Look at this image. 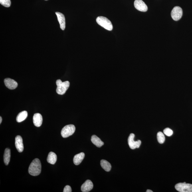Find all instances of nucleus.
Instances as JSON below:
<instances>
[{
    "mask_svg": "<svg viewBox=\"0 0 192 192\" xmlns=\"http://www.w3.org/2000/svg\"><path fill=\"white\" fill-rule=\"evenodd\" d=\"M100 164L101 167L105 171H109L112 168V166L108 161L105 160H102L100 161Z\"/></svg>",
    "mask_w": 192,
    "mask_h": 192,
    "instance_id": "obj_19",
    "label": "nucleus"
},
{
    "mask_svg": "<svg viewBox=\"0 0 192 192\" xmlns=\"http://www.w3.org/2000/svg\"><path fill=\"white\" fill-rule=\"evenodd\" d=\"M134 6L138 11L142 12H146L148 10V7L142 0H135Z\"/></svg>",
    "mask_w": 192,
    "mask_h": 192,
    "instance_id": "obj_8",
    "label": "nucleus"
},
{
    "mask_svg": "<svg viewBox=\"0 0 192 192\" xmlns=\"http://www.w3.org/2000/svg\"><path fill=\"white\" fill-rule=\"evenodd\" d=\"M45 1H48V0H45Z\"/></svg>",
    "mask_w": 192,
    "mask_h": 192,
    "instance_id": "obj_26",
    "label": "nucleus"
},
{
    "mask_svg": "<svg viewBox=\"0 0 192 192\" xmlns=\"http://www.w3.org/2000/svg\"><path fill=\"white\" fill-rule=\"evenodd\" d=\"M15 145L18 152H22L24 150L23 139L21 136H17L15 138Z\"/></svg>",
    "mask_w": 192,
    "mask_h": 192,
    "instance_id": "obj_10",
    "label": "nucleus"
},
{
    "mask_svg": "<svg viewBox=\"0 0 192 192\" xmlns=\"http://www.w3.org/2000/svg\"><path fill=\"white\" fill-rule=\"evenodd\" d=\"M146 192H153V191H151V190H147Z\"/></svg>",
    "mask_w": 192,
    "mask_h": 192,
    "instance_id": "obj_25",
    "label": "nucleus"
},
{
    "mask_svg": "<svg viewBox=\"0 0 192 192\" xmlns=\"http://www.w3.org/2000/svg\"><path fill=\"white\" fill-rule=\"evenodd\" d=\"M57 160V156L56 154L53 152H50L48 154L47 158V162L50 164H54Z\"/></svg>",
    "mask_w": 192,
    "mask_h": 192,
    "instance_id": "obj_16",
    "label": "nucleus"
},
{
    "mask_svg": "<svg viewBox=\"0 0 192 192\" xmlns=\"http://www.w3.org/2000/svg\"><path fill=\"white\" fill-rule=\"evenodd\" d=\"M164 134L167 136L170 137L173 134V131L171 129L169 128H167L163 131Z\"/></svg>",
    "mask_w": 192,
    "mask_h": 192,
    "instance_id": "obj_22",
    "label": "nucleus"
},
{
    "mask_svg": "<svg viewBox=\"0 0 192 192\" xmlns=\"http://www.w3.org/2000/svg\"><path fill=\"white\" fill-rule=\"evenodd\" d=\"M28 115V112L26 111H23V112L19 113L18 115L17 118H16L17 122H21L25 120L27 118Z\"/></svg>",
    "mask_w": 192,
    "mask_h": 192,
    "instance_id": "obj_17",
    "label": "nucleus"
},
{
    "mask_svg": "<svg viewBox=\"0 0 192 192\" xmlns=\"http://www.w3.org/2000/svg\"><path fill=\"white\" fill-rule=\"evenodd\" d=\"M85 157V154L84 153H80L75 155L73 158V162L76 165H78L84 159Z\"/></svg>",
    "mask_w": 192,
    "mask_h": 192,
    "instance_id": "obj_14",
    "label": "nucleus"
},
{
    "mask_svg": "<svg viewBox=\"0 0 192 192\" xmlns=\"http://www.w3.org/2000/svg\"><path fill=\"white\" fill-rule=\"evenodd\" d=\"M96 21L99 25L109 31H112L113 29L112 22L106 17H99L96 18Z\"/></svg>",
    "mask_w": 192,
    "mask_h": 192,
    "instance_id": "obj_3",
    "label": "nucleus"
},
{
    "mask_svg": "<svg viewBox=\"0 0 192 192\" xmlns=\"http://www.w3.org/2000/svg\"><path fill=\"white\" fill-rule=\"evenodd\" d=\"M4 83L6 87L10 89H15L17 88L18 83L15 80L9 78H5Z\"/></svg>",
    "mask_w": 192,
    "mask_h": 192,
    "instance_id": "obj_9",
    "label": "nucleus"
},
{
    "mask_svg": "<svg viewBox=\"0 0 192 192\" xmlns=\"http://www.w3.org/2000/svg\"><path fill=\"white\" fill-rule=\"evenodd\" d=\"M91 141L93 144L99 148L102 146L104 144V143L102 142L100 139L96 135H94L92 136Z\"/></svg>",
    "mask_w": 192,
    "mask_h": 192,
    "instance_id": "obj_15",
    "label": "nucleus"
},
{
    "mask_svg": "<svg viewBox=\"0 0 192 192\" xmlns=\"http://www.w3.org/2000/svg\"><path fill=\"white\" fill-rule=\"evenodd\" d=\"M28 171L30 174L33 176L39 175L41 171V164L40 160L34 159L30 164Z\"/></svg>",
    "mask_w": 192,
    "mask_h": 192,
    "instance_id": "obj_1",
    "label": "nucleus"
},
{
    "mask_svg": "<svg viewBox=\"0 0 192 192\" xmlns=\"http://www.w3.org/2000/svg\"><path fill=\"white\" fill-rule=\"evenodd\" d=\"M33 123L34 125L36 127H39L42 124V117L41 114L39 113H36L34 115L33 118Z\"/></svg>",
    "mask_w": 192,
    "mask_h": 192,
    "instance_id": "obj_13",
    "label": "nucleus"
},
{
    "mask_svg": "<svg viewBox=\"0 0 192 192\" xmlns=\"http://www.w3.org/2000/svg\"><path fill=\"white\" fill-rule=\"evenodd\" d=\"M183 10L180 7H175L172 10L171 15L172 19L176 21L181 19L183 15Z\"/></svg>",
    "mask_w": 192,
    "mask_h": 192,
    "instance_id": "obj_6",
    "label": "nucleus"
},
{
    "mask_svg": "<svg viewBox=\"0 0 192 192\" xmlns=\"http://www.w3.org/2000/svg\"><path fill=\"white\" fill-rule=\"evenodd\" d=\"M175 188L180 192H192V185L185 182L177 184Z\"/></svg>",
    "mask_w": 192,
    "mask_h": 192,
    "instance_id": "obj_5",
    "label": "nucleus"
},
{
    "mask_svg": "<svg viewBox=\"0 0 192 192\" xmlns=\"http://www.w3.org/2000/svg\"><path fill=\"white\" fill-rule=\"evenodd\" d=\"M135 135L133 133H131L128 139V144L130 148L134 149L136 148H139L141 143L140 140L135 141L134 140Z\"/></svg>",
    "mask_w": 192,
    "mask_h": 192,
    "instance_id": "obj_7",
    "label": "nucleus"
},
{
    "mask_svg": "<svg viewBox=\"0 0 192 192\" xmlns=\"http://www.w3.org/2000/svg\"><path fill=\"white\" fill-rule=\"evenodd\" d=\"M72 189L70 186L67 185L64 187L63 190V192H71Z\"/></svg>",
    "mask_w": 192,
    "mask_h": 192,
    "instance_id": "obj_23",
    "label": "nucleus"
},
{
    "mask_svg": "<svg viewBox=\"0 0 192 192\" xmlns=\"http://www.w3.org/2000/svg\"><path fill=\"white\" fill-rule=\"evenodd\" d=\"M1 5L5 7H9L11 5V0H0Z\"/></svg>",
    "mask_w": 192,
    "mask_h": 192,
    "instance_id": "obj_21",
    "label": "nucleus"
},
{
    "mask_svg": "<svg viewBox=\"0 0 192 192\" xmlns=\"http://www.w3.org/2000/svg\"><path fill=\"white\" fill-rule=\"evenodd\" d=\"M11 158V150L8 148L5 149L4 155V161L6 165H8Z\"/></svg>",
    "mask_w": 192,
    "mask_h": 192,
    "instance_id": "obj_18",
    "label": "nucleus"
},
{
    "mask_svg": "<svg viewBox=\"0 0 192 192\" xmlns=\"http://www.w3.org/2000/svg\"><path fill=\"white\" fill-rule=\"evenodd\" d=\"M93 187V184L92 181L88 180L85 182L82 185L81 189L83 192H88L91 190Z\"/></svg>",
    "mask_w": 192,
    "mask_h": 192,
    "instance_id": "obj_12",
    "label": "nucleus"
},
{
    "mask_svg": "<svg viewBox=\"0 0 192 192\" xmlns=\"http://www.w3.org/2000/svg\"><path fill=\"white\" fill-rule=\"evenodd\" d=\"M75 130L76 127L74 125H67L62 129L61 135L63 138H67L73 134Z\"/></svg>",
    "mask_w": 192,
    "mask_h": 192,
    "instance_id": "obj_4",
    "label": "nucleus"
},
{
    "mask_svg": "<svg viewBox=\"0 0 192 192\" xmlns=\"http://www.w3.org/2000/svg\"><path fill=\"white\" fill-rule=\"evenodd\" d=\"M2 120V117H0V124H1Z\"/></svg>",
    "mask_w": 192,
    "mask_h": 192,
    "instance_id": "obj_24",
    "label": "nucleus"
},
{
    "mask_svg": "<svg viewBox=\"0 0 192 192\" xmlns=\"http://www.w3.org/2000/svg\"><path fill=\"white\" fill-rule=\"evenodd\" d=\"M56 83L57 86L56 92L59 95H62L65 94L70 86L69 82L67 81L62 82L61 80H57Z\"/></svg>",
    "mask_w": 192,
    "mask_h": 192,
    "instance_id": "obj_2",
    "label": "nucleus"
},
{
    "mask_svg": "<svg viewBox=\"0 0 192 192\" xmlns=\"http://www.w3.org/2000/svg\"><path fill=\"white\" fill-rule=\"evenodd\" d=\"M56 14L60 24V29L63 30H64L66 28V22L64 15L63 14L58 12H56Z\"/></svg>",
    "mask_w": 192,
    "mask_h": 192,
    "instance_id": "obj_11",
    "label": "nucleus"
},
{
    "mask_svg": "<svg viewBox=\"0 0 192 192\" xmlns=\"http://www.w3.org/2000/svg\"><path fill=\"white\" fill-rule=\"evenodd\" d=\"M157 138L158 142L160 144H163L165 141V137L164 135L161 132H159L157 133Z\"/></svg>",
    "mask_w": 192,
    "mask_h": 192,
    "instance_id": "obj_20",
    "label": "nucleus"
}]
</instances>
